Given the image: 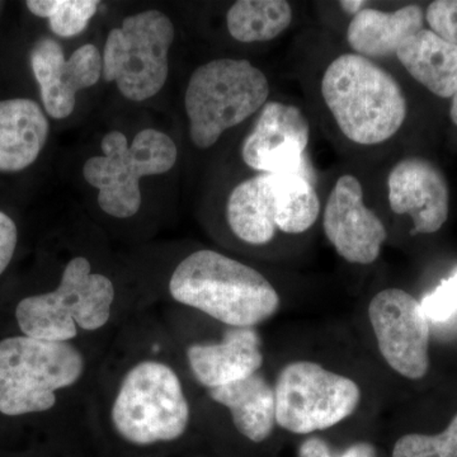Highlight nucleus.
I'll use <instances>...</instances> for the list:
<instances>
[{
	"instance_id": "obj_1",
	"label": "nucleus",
	"mask_w": 457,
	"mask_h": 457,
	"mask_svg": "<svg viewBox=\"0 0 457 457\" xmlns=\"http://www.w3.org/2000/svg\"><path fill=\"white\" fill-rule=\"evenodd\" d=\"M170 293L177 303L233 328H254L279 308L278 291L262 273L210 249L179 262Z\"/></svg>"
},
{
	"instance_id": "obj_2",
	"label": "nucleus",
	"mask_w": 457,
	"mask_h": 457,
	"mask_svg": "<svg viewBox=\"0 0 457 457\" xmlns=\"http://www.w3.org/2000/svg\"><path fill=\"white\" fill-rule=\"evenodd\" d=\"M321 96L339 130L359 145L392 139L407 119V98L395 78L357 54H343L328 65Z\"/></svg>"
},
{
	"instance_id": "obj_3",
	"label": "nucleus",
	"mask_w": 457,
	"mask_h": 457,
	"mask_svg": "<svg viewBox=\"0 0 457 457\" xmlns=\"http://www.w3.org/2000/svg\"><path fill=\"white\" fill-rule=\"evenodd\" d=\"M86 369L82 352L68 342L27 336L0 341V413H42L56 404L57 390L73 386Z\"/></svg>"
},
{
	"instance_id": "obj_4",
	"label": "nucleus",
	"mask_w": 457,
	"mask_h": 457,
	"mask_svg": "<svg viewBox=\"0 0 457 457\" xmlns=\"http://www.w3.org/2000/svg\"><path fill=\"white\" fill-rule=\"evenodd\" d=\"M269 96V79L248 60L224 57L198 66L185 97L192 143L200 149L215 145L225 131L260 111Z\"/></svg>"
},
{
	"instance_id": "obj_5",
	"label": "nucleus",
	"mask_w": 457,
	"mask_h": 457,
	"mask_svg": "<svg viewBox=\"0 0 457 457\" xmlns=\"http://www.w3.org/2000/svg\"><path fill=\"white\" fill-rule=\"evenodd\" d=\"M114 296L112 281L93 273L86 257H75L66 264L55 290L18 303L17 324L23 336L71 343L77 338L78 328L95 332L106 326Z\"/></svg>"
},
{
	"instance_id": "obj_6",
	"label": "nucleus",
	"mask_w": 457,
	"mask_h": 457,
	"mask_svg": "<svg viewBox=\"0 0 457 457\" xmlns=\"http://www.w3.org/2000/svg\"><path fill=\"white\" fill-rule=\"evenodd\" d=\"M111 418L123 440L147 446L179 440L191 409L177 372L161 361L145 360L123 376Z\"/></svg>"
},
{
	"instance_id": "obj_7",
	"label": "nucleus",
	"mask_w": 457,
	"mask_h": 457,
	"mask_svg": "<svg viewBox=\"0 0 457 457\" xmlns=\"http://www.w3.org/2000/svg\"><path fill=\"white\" fill-rule=\"evenodd\" d=\"M102 156L83 167V177L98 189V204L107 215L128 219L141 207V177L170 171L179 158L176 143L164 132L144 129L131 146L121 131H111L101 143Z\"/></svg>"
},
{
	"instance_id": "obj_8",
	"label": "nucleus",
	"mask_w": 457,
	"mask_h": 457,
	"mask_svg": "<svg viewBox=\"0 0 457 457\" xmlns=\"http://www.w3.org/2000/svg\"><path fill=\"white\" fill-rule=\"evenodd\" d=\"M174 26L167 14L146 11L126 17L108 35L102 77L116 83L123 97L143 102L163 88L170 74Z\"/></svg>"
},
{
	"instance_id": "obj_9",
	"label": "nucleus",
	"mask_w": 457,
	"mask_h": 457,
	"mask_svg": "<svg viewBox=\"0 0 457 457\" xmlns=\"http://www.w3.org/2000/svg\"><path fill=\"white\" fill-rule=\"evenodd\" d=\"M276 423L308 435L338 425L359 408V385L309 361L282 370L275 386Z\"/></svg>"
},
{
	"instance_id": "obj_10",
	"label": "nucleus",
	"mask_w": 457,
	"mask_h": 457,
	"mask_svg": "<svg viewBox=\"0 0 457 457\" xmlns=\"http://www.w3.org/2000/svg\"><path fill=\"white\" fill-rule=\"evenodd\" d=\"M369 318L387 365L411 380L429 369V324L422 305L407 291L387 288L376 295Z\"/></svg>"
},
{
	"instance_id": "obj_11",
	"label": "nucleus",
	"mask_w": 457,
	"mask_h": 457,
	"mask_svg": "<svg viewBox=\"0 0 457 457\" xmlns=\"http://www.w3.org/2000/svg\"><path fill=\"white\" fill-rule=\"evenodd\" d=\"M311 125L293 104L267 102L242 145V158L261 173H303Z\"/></svg>"
},
{
	"instance_id": "obj_12",
	"label": "nucleus",
	"mask_w": 457,
	"mask_h": 457,
	"mask_svg": "<svg viewBox=\"0 0 457 457\" xmlns=\"http://www.w3.org/2000/svg\"><path fill=\"white\" fill-rule=\"evenodd\" d=\"M323 227L337 253L354 264L374 263L387 237L383 221L363 204L362 185L352 174L337 180L324 209Z\"/></svg>"
},
{
	"instance_id": "obj_13",
	"label": "nucleus",
	"mask_w": 457,
	"mask_h": 457,
	"mask_svg": "<svg viewBox=\"0 0 457 457\" xmlns=\"http://www.w3.org/2000/svg\"><path fill=\"white\" fill-rule=\"evenodd\" d=\"M29 60L45 110L56 120L73 113L77 93L95 86L104 69L101 53L95 45H83L66 59L59 42L49 37L36 42Z\"/></svg>"
},
{
	"instance_id": "obj_14",
	"label": "nucleus",
	"mask_w": 457,
	"mask_h": 457,
	"mask_svg": "<svg viewBox=\"0 0 457 457\" xmlns=\"http://www.w3.org/2000/svg\"><path fill=\"white\" fill-rule=\"evenodd\" d=\"M387 191L393 212L413 220L411 236L436 233L449 219V185L440 168L425 158L409 156L394 165Z\"/></svg>"
},
{
	"instance_id": "obj_15",
	"label": "nucleus",
	"mask_w": 457,
	"mask_h": 457,
	"mask_svg": "<svg viewBox=\"0 0 457 457\" xmlns=\"http://www.w3.org/2000/svg\"><path fill=\"white\" fill-rule=\"evenodd\" d=\"M187 360L197 383L209 390L237 383L263 365L261 337L254 328L230 327L220 343L188 347Z\"/></svg>"
},
{
	"instance_id": "obj_16",
	"label": "nucleus",
	"mask_w": 457,
	"mask_h": 457,
	"mask_svg": "<svg viewBox=\"0 0 457 457\" xmlns=\"http://www.w3.org/2000/svg\"><path fill=\"white\" fill-rule=\"evenodd\" d=\"M49 132L47 117L32 99L0 101V171L13 173L31 167Z\"/></svg>"
},
{
	"instance_id": "obj_17",
	"label": "nucleus",
	"mask_w": 457,
	"mask_h": 457,
	"mask_svg": "<svg viewBox=\"0 0 457 457\" xmlns=\"http://www.w3.org/2000/svg\"><path fill=\"white\" fill-rule=\"evenodd\" d=\"M425 13L411 4L394 12L366 7L352 17L347 41L354 54L366 59H386L411 36L422 31Z\"/></svg>"
},
{
	"instance_id": "obj_18",
	"label": "nucleus",
	"mask_w": 457,
	"mask_h": 457,
	"mask_svg": "<svg viewBox=\"0 0 457 457\" xmlns=\"http://www.w3.org/2000/svg\"><path fill=\"white\" fill-rule=\"evenodd\" d=\"M275 185V173H260L231 191L227 204L228 227L243 242L264 245L278 233Z\"/></svg>"
},
{
	"instance_id": "obj_19",
	"label": "nucleus",
	"mask_w": 457,
	"mask_h": 457,
	"mask_svg": "<svg viewBox=\"0 0 457 457\" xmlns=\"http://www.w3.org/2000/svg\"><path fill=\"white\" fill-rule=\"evenodd\" d=\"M210 398L230 411L237 431L255 444L266 441L276 425L275 389L261 374L209 390Z\"/></svg>"
},
{
	"instance_id": "obj_20",
	"label": "nucleus",
	"mask_w": 457,
	"mask_h": 457,
	"mask_svg": "<svg viewBox=\"0 0 457 457\" xmlns=\"http://www.w3.org/2000/svg\"><path fill=\"white\" fill-rule=\"evenodd\" d=\"M396 57L405 71L433 95L453 97L457 90V45L423 29L399 47Z\"/></svg>"
},
{
	"instance_id": "obj_21",
	"label": "nucleus",
	"mask_w": 457,
	"mask_h": 457,
	"mask_svg": "<svg viewBox=\"0 0 457 457\" xmlns=\"http://www.w3.org/2000/svg\"><path fill=\"white\" fill-rule=\"evenodd\" d=\"M294 12L285 0H239L227 14L228 31L243 44L275 40L293 22Z\"/></svg>"
},
{
	"instance_id": "obj_22",
	"label": "nucleus",
	"mask_w": 457,
	"mask_h": 457,
	"mask_svg": "<svg viewBox=\"0 0 457 457\" xmlns=\"http://www.w3.org/2000/svg\"><path fill=\"white\" fill-rule=\"evenodd\" d=\"M276 228L286 234L305 233L318 220L320 200L303 173H275Z\"/></svg>"
},
{
	"instance_id": "obj_23",
	"label": "nucleus",
	"mask_w": 457,
	"mask_h": 457,
	"mask_svg": "<svg viewBox=\"0 0 457 457\" xmlns=\"http://www.w3.org/2000/svg\"><path fill=\"white\" fill-rule=\"evenodd\" d=\"M27 8L35 16L47 18L51 31L60 37H74L97 13L98 0H29Z\"/></svg>"
},
{
	"instance_id": "obj_24",
	"label": "nucleus",
	"mask_w": 457,
	"mask_h": 457,
	"mask_svg": "<svg viewBox=\"0 0 457 457\" xmlns=\"http://www.w3.org/2000/svg\"><path fill=\"white\" fill-rule=\"evenodd\" d=\"M393 457H457V414L440 435L403 436L394 446Z\"/></svg>"
},
{
	"instance_id": "obj_25",
	"label": "nucleus",
	"mask_w": 457,
	"mask_h": 457,
	"mask_svg": "<svg viewBox=\"0 0 457 457\" xmlns=\"http://www.w3.org/2000/svg\"><path fill=\"white\" fill-rule=\"evenodd\" d=\"M426 317L433 321H445L457 312V272L444 279L433 293L420 303Z\"/></svg>"
},
{
	"instance_id": "obj_26",
	"label": "nucleus",
	"mask_w": 457,
	"mask_h": 457,
	"mask_svg": "<svg viewBox=\"0 0 457 457\" xmlns=\"http://www.w3.org/2000/svg\"><path fill=\"white\" fill-rule=\"evenodd\" d=\"M426 20L431 31L457 45V0H436L427 8Z\"/></svg>"
},
{
	"instance_id": "obj_27",
	"label": "nucleus",
	"mask_w": 457,
	"mask_h": 457,
	"mask_svg": "<svg viewBox=\"0 0 457 457\" xmlns=\"http://www.w3.org/2000/svg\"><path fill=\"white\" fill-rule=\"evenodd\" d=\"M299 457H376L375 447L368 442H360L345 451L341 456L332 455L329 447L320 438L306 440L300 447Z\"/></svg>"
},
{
	"instance_id": "obj_28",
	"label": "nucleus",
	"mask_w": 457,
	"mask_h": 457,
	"mask_svg": "<svg viewBox=\"0 0 457 457\" xmlns=\"http://www.w3.org/2000/svg\"><path fill=\"white\" fill-rule=\"evenodd\" d=\"M17 243L16 222L12 220L7 213L0 212V276L11 263L14 252H16Z\"/></svg>"
},
{
	"instance_id": "obj_29",
	"label": "nucleus",
	"mask_w": 457,
	"mask_h": 457,
	"mask_svg": "<svg viewBox=\"0 0 457 457\" xmlns=\"http://www.w3.org/2000/svg\"><path fill=\"white\" fill-rule=\"evenodd\" d=\"M339 5H341L345 13L351 14L353 17L360 13L362 9L366 8L368 2H365V0H343V2H339Z\"/></svg>"
},
{
	"instance_id": "obj_30",
	"label": "nucleus",
	"mask_w": 457,
	"mask_h": 457,
	"mask_svg": "<svg viewBox=\"0 0 457 457\" xmlns=\"http://www.w3.org/2000/svg\"><path fill=\"white\" fill-rule=\"evenodd\" d=\"M450 117L451 121L457 126V90L455 95H453V104H451Z\"/></svg>"
}]
</instances>
